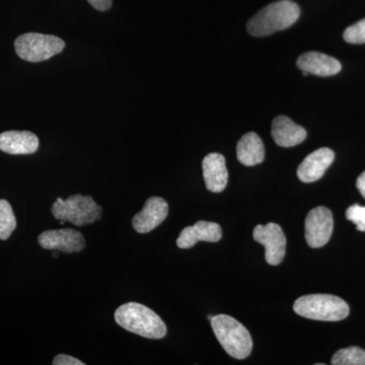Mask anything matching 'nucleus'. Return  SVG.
Wrapping results in <instances>:
<instances>
[{"mask_svg":"<svg viewBox=\"0 0 365 365\" xmlns=\"http://www.w3.org/2000/svg\"><path fill=\"white\" fill-rule=\"evenodd\" d=\"M206 188L213 193H220L227 188L228 172L225 158L217 153H209L202 162Z\"/></svg>","mask_w":365,"mask_h":365,"instance_id":"obj_13","label":"nucleus"},{"mask_svg":"<svg viewBox=\"0 0 365 365\" xmlns=\"http://www.w3.org/2000/svg\"><path fill=\"white\" fill-rule=\"evenodd\" d=\"M115 321L129 332L148 339H162L167 326L157 313L138 302H127L115 312Z\"/></svg>","mask_w":365,"mask_h":365,"instance_id":"obj_1","label":"nucleus"},{"mask_svg":"<svg viewBox=\"0 0 365 365\" xmlns=\"http://www.w3.org/2000/svg\"><path fill=\"white\" fill-rule=\"evenodd\" d=\"M169 215V204L160 197H150L140 212L134 215L132 225L138 234H148L165 222Z\"/></svg>","mask_w":365,"mask_h":365,"instance_id":"obj_10","label":"nucleus"},{"mask_svg":"<svg viewBox=\"0 0 365 365\" xmlns=\"http://www.w3.org/2000/svg\"><path fill=\"white\" fill-rule=\"evenodd\" d=\"M14 48L21 59L29 62H41L63 51L66 43L56 36L26 33L16 40Z\"/></svg>","mask_w":365,"mask_h":365,"instance_id":"obj_6","label":"nucleus"},{"mask_svg":"<svg viewBox=\"0 0 365 365\" xmlns=\"http://www.w3.org/2000/svg\"><path fill=\"white\" fill-rule=\"evenodd\" d=\"M40 246L45 250H56L63 253H79L86 247L85 237L71 228L45 230L38 237Z\"/></svg>","mask_w":365,"mask_h":365,"instance_id":"obj_9","label":"nucleus"},{"mask_svg":"<svg viewBox=\"0 0 365 365\" xmlns=\"http://www.w3.org/2000/svg\"><path fill=\"white\" fill-rule=\"evenodd\" d=\"M331 364L333 365H365V350L352 346L335 353Z\"/></svg>","mask_w":365,"mask_h":365,"instance_id":"obj_18","label":"nucleus"},{"mask_svg":"<svg viewBox=\"0 0 365 365\" xmlns=\"http://www.w3.org/2000/svg\"><path fill=\"white\" fill-rule=\"evenodd\" d=\"M297 67L302 72L318 76H332L339 73L342 66L337 59L319 52H307L297 59Z\"/></svg>","mask_w":365,"mask_h":365,"instance_id":"obj_14","label":"nucleus"},{"mask_svg":"<svg viewBox=\"0 0 365 365\" xmlns=\"http://www.w3.org/2000/svg\"><path fill=\"white\" fill-rule=\"evenodd\" d=\"M254 240L265 247V259L268 264L277 266L285 257L287 237L280 225L269 222L255 227Z\"/></svg>","mask_w":365,"mask_h":365,"instance_id":"obj_8","label":"nucleus"},{"mask_svg":"<svg viewBox=\"0 0 365 365\" xmlns=\"http://www.w3.org/2000/svg\"><path fill=\"white\" fill-rule=\"evenodd\" d=\"M306 241L311 248H322L330 241L334 220L330 209L318 206L312 209L306 218Z\"/></svg>","mask_w":365,"mask_h":365,"instance_id":"obj_7","label":"nucleus"},{"mask_svg":"<svg viewBox=\"0 0 365 365\" xmlns=\"http://www.w3.org/2000/svg\"><path fill=\"white\" fill-rule=\"evenodd\" d=\"M271 133L276 144L282 148L299 145L307 138L306 129L287 116H279L273 120Z\"/></svg>","mask_w":365,"mask_h":365,"instance_id":"obj_16","label":"nucleus"},{"mask_svg":"<svg viewBox=\"0 0 365 365\" xmlns=\"http://www.w3.org/2000/svg\"><path fill=\"white\" fill-rule=\"evenodd\" d=\"M212 318H213L212 316H208V319H210V321H211V319H212Z\"/></svg>","mask_w":365,"mask_h":365,"instance_id":"obj_25","label":"nucleus"},{"mask_svg":"<svg viewBox=\"0 0 365 365\" xmlns=\"http://www.w3.org/2000/svg\"><path fill=\"white\" fill-rule=\"evenodd\" d=\"M300 9L292 0H279L262 9L247 24L250 35L266 37L278 31L285 30L297 23Z\"/></svg>","mask_w":365,"mask_h":365,"instance_id":"obj_2","label":"nucleus"},{"mask_svg":"<svg viewBox=\"0 0 365 365\" xmlns=\"http://www.w3.org/2000/svg\"><path fill=\"white\" fill-rule=\"evenodd\" d=\"M237 157L239 162L247 167H253L263 163L265 148L260 137L255 132L245 134L237 143Z\"/></svg>","mask_w":365,"mask_h":365,"instance_id":"obj_17","label":"nucleus"},{"mask_svg":"<svg viewBox=\"0 0 365 365\" xmlns=\"http://www.w3.org/2000/svg\"><path fill=\"white\" fill-rule=\"evenodd\" d=\"M52 364L54 365H85L81 360L66 354L57 355V356L53 359Z\"/></svg>","mask_w":365,"mask_h":365,"instance_id":"obj_22","label":"nucleus"},{"mask_svg":"<svg viewBox=\"0 0 365 365\" xmlns=\"http://www.w3.org/2000/svg\"><path fill=\"white\" fill-rule=\"evenodd\" d=\"M356 187L359 190L360 193H361V195L365 198V172L362 173L359 179H357Z\"/></svg>","mask_w":365,"mask_h":365,"instance_id":"obj_24","label":"nucleus"},{"mask_svg":"<svg viewBox=\"0 0 365 365\" xmlns=\"http://www.w3.org/2000/svg\"><path fill=\"white\" fill-rule=\"evenodd\" d=\"M210 323L218 342L228 355L235 359L249 357L253 349V340L239 321L227 314H217L211 319Z\"/></svg>","mask_w":365,"mask_h":365,"instance_id":"obj_3","label":"nucleus"},{"mask_svg":"<svg viewBox=\"0 0 365 365\" xmlns=\"http://www.w3.org/2000/svg\"><path fill=\"white\" fill-rule=\"evenodd\" d=\"M335 160V153L328 148H322L307 155L297 169V177L304 182L319 181Z\"/></svg>","mask_w":365,"mask_h":365,"instance_id":"obj_11","label":"nucleus"},{"mask_svg":"<svg viewBox=\"0 0 365 365\" xmlns=\"http://www.w3.org/2000/svg\"><path fill=\"white\" fill-rule=\"evenodd\" d=\"M16 227V215L11 204L6 200H0V240L6 241Z\"/></svg>","mask_w":365,"mask_h":365,"instance_id":"obj_19","label":"nucleus"},{"mask_svg":"<svg viewBox=\"0 0 365 365\" xmlns=\"http://www.w3.org/2000/svg\"><path fill=\"white\" fill-rule=\"evenodd\" d=\"M346 218L354 223L359 232H365V206L359 204L350 206L346 210Z\"/></svg>","mask_w":365,"mask_h":365,"instance_id":"obj_21","label":"nucleus"},{"mask_svg":"<svg viewBox=\"0 0 365 365\" xmlns=\"http://www.w3.org/2000/svg\"><path fill=\"white\" fill-rule=\"evenodd\" d=\"M51 210L55 220L61 222H71L78 227L91 225L100 220L103 212L102 207L91 196L81 194L69 196L66 200L57 198Z\"/></svg>","mask_w":365,"mask_h":365,"instance_id":"obj_5","label":"nucleus"},{"mask_svg":"<svg viewBox=\"0 0 365 365\" xmlns=\"http://www.w3.org/2000/svg\"><path fill=\"white\" fill-rule=\"evenodd\" d=\"M343 38L350 44H365V19L348 26Z\"/></svg>","mask_w":365,"mask_h":365,"instance_id":"obj_20","label":"nucleus"},{"mask_svg":"<svg viewBox=\"0 0 365 365\" xmlns=\"http://www.w3.org/2000/svg\"><path fill=\"white\" fill-rule=\"evenodd\" d=\"M295 313L316 321L338 322L347 318L349 306L336 295L309 294L295 300Z\"/></svg>","mask_w":365,"mask_h":365,"instance_id":"obj_4","label":"nucleus"},{"mask_svg":"<svg viewBox=\"0 0 365 365\" xmlns=\"http://www.w3.org/2000/svg\"><path fill=\"white\" fill-rule=\"evenodd\" d=\"M88 2L101 11H106L112 6V0H88Z\"/></svg>","mask_w":365,"mask_h":365,"instance_id":"obj_23","label":"nucleus"},{"mask_svg":"<svg viewBox=\"0 0 365 365\" xmlns=\"http://www.w3.org/2000/svg\"><path fill=\"white\" fill-rule=\"evenodd\" d=\"M39 148V138L30 131H6L0 134V150L9 155H32Z\"/></svg>","mask_w":365,"mask_h":365,"instance_id":"obj_15","label":"nucleus"},{"mask_svg":"<svg viewBox=\"0 0 365 365\" xmlns=\"http://www.w3.org/2000/svg\"><path fill=\"white\" fill-rule=\"evenodd\" d=\"M222 237V227L220 225L201 220L182 230L177 240V246L181 249H190L198 242H220Z\"/></svg>","mask_w":365,"mask_h":365,"instance_id":"obj_12","label":"nucleus"}]
</instances>
